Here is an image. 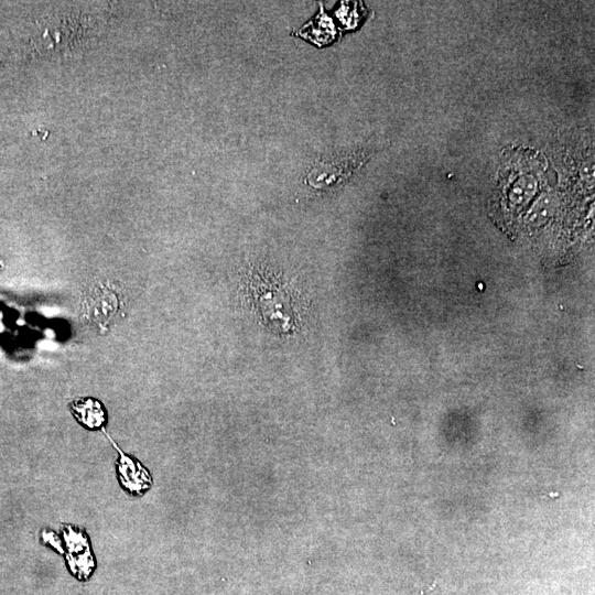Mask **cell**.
Returning a JSON list of instances; mask_svg holds the SVG:
<instances>
[{"label": "cell", "instance_id": "3957f363", "mask_svg": "<svg viewBox=\"0 0 595 595\" xmlns=\"http://www.w3.org/2000/svg\"><path fill=\"white\" fill-rule=\"evenodd\" d=\"M119 453L116 472L120 486L130 495L142 496L152 486L149 470L133 456L125 454L116 444Z\"/></svg>", "mask_w": 595, "mask_h": 595}, {"label": "cell", "instance_id": "8992f818", "mask_svg": "<svg viewBox=\"0 0 595 595\" xmlns=\"http://www.w3.org/2000/svg\"><path fill=\"white\" fill-rule=\"evenodd\" d=\"M537 181L531 175H524L518 178L512 185L509 198L512 204L522 205L527 203L536 193Z\"/></svg>", "mask_w": 595, "mask_h": 595}, {"label": "cell", "instance_id": "5b68a950", "mask_svg": "<svg viewBox=\"0 0 595 595\" xmlns=\"http://www.w3.org/2000/svg\"><path fill=\"white\" fill-rule=\"evenodd\" d=\"M336 34L335 25L332 20L323 12L314 17L312 21L305 24L299 32V35L312 41L321 46L331 42Z\"/></svg>", "mask_w": 595, "mask_h": 595}, {"label": "cell", "instance_id": "7a4b0ae2", "mask_svg": "<svg viewBox=\"0 0 595 595\" xmlns=\"http://www.w3.org/2000/svg\"><path fill=\"white\" fill-rule=\"evenodd\" d=\"M62 534L66 548L65 559L69 570L78 578H87L95 569V558L88 536L84 530L71 524L62 526Z\"/></svg>", "mask_w": 595, "mask_h": 595}, {"label": "cell", "instance_id": "277c9868", "mask_svg": "<svg viewBox=\"0 0 595 595\" xmlns=\"http://www.w3.org/2000/svg\"><path fill=\"white\" fill-rule=\"evenodd\" d=\"M69 410L75 420L88 430H100L107 424L106 408L95 398H76L69 402Z\"/></svg>", "mask_w": 595, "mask_h": 595}, {"label": "cell", "instance_id": "ba28073f", "mask_svg": "<svg viewBox=\"0 0 595 595\" xmlns=\"http://www.w3.org/2000/svg\"><path fill=\"white\" fill-rule=\"evenodd\" d=\"M339 21L348 29L356 26L359 14L356 6L343 4L336 13Z\"/></svg>", "mask_w": 595, "mask_h": 595}, {"label": "cell", "instance_id": "52a82bcc", "mask_svg": "<svg viewBox=\"0 0 595 595\" xmlns=\"http://www.w3.org/2000/svg\"><path fill=\"white\" fill-rule=\"evenodd\" d=\"M551 209L552 199L549 196H544L536 203L531 212L528 214V220L533 225L540 224L548 218Z\"/></svg>", "mask_w": 595, "mask_h": 595}, {"label": "cell", "instance_id": "6da1fadb", "mask_svg": "<svg viewBox=\"0 0 595 595\" xmlns=\"http://www.w3.org/2000/svg\"><path fill=\"white\" fill-rule=\"evenodd\" d=\"M121 295L117 288L100 282L93 285L85 294L83 314L95 326L109 328L122 313Z\"/></svg>", "mask_w": 595, "mask_h": 595}]
</instances>
